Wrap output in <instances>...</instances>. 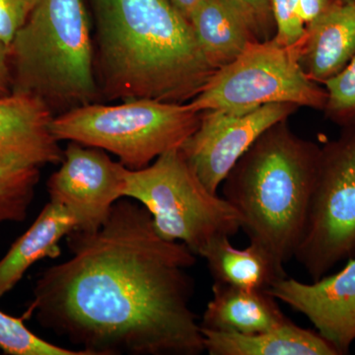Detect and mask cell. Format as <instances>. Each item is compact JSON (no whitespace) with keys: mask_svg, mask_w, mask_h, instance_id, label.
<instances>
[{"mask_svg":"<svg viewBox=\"0 0 355 355\" xmlns=\"http://www.w3.org/2000/svg\"><path fill=\"white\" fill-rule=\"evenodd\" d=\"M71 257L46 268L33 313L46 330L86 355H198L189 270L197 254L161 237L148 210L121 198L96 231L67 236Z\"/></svg>","mask_w":355,"mask_h":355,"instance_id":"6da1fadb","label":"cell"},{"mask_svg":"<svg viewBox=\"0 0 355 355\" xmlns=\"http://www.w3.org/2000/svg\"><path fill=\"white\" fill-rule=\"evenodd\" d=\"M97 83L107 100L189 103L216 71L169 0H90Z\"/></svg>","mask_w":355,"mask_h":355,"instance_id":"7a4b0ae2","label":"cell"},{"mask_svg":"<svg viewBox=\"0 0 355 355\" xmlns=\"http://www.w3.org/2000/svg\"><path fill=\"white\" fill-rule=\"evenodd\" d=\"M321 147L292 132L287 120L266 130L222 183L223 198L242 217L250 242L282 266L304 231Z\"/></svg>","mask_w":355,"mask_h":355,"instance_id":"3957f363","label":"cell"},{"mask_svg":"<svg viewBox=\"0 0 355 355\" xmlns=\"http://www.w3.org/2000/svg\"><path fill=\"white\" fill-rule=\"evenodd\" d=\"M8 50L12 92L36 96L55 116L99 98L83 0H39Z\"/></svg>","mask_w":355,"mask_h":355,"instance_id":"277c9868","label":"cell"},{"mask_svg":"<svg viewBox=\"0 0 355 355\" xmlns=\"http://www.w3.org/2000/svg\"><path fill=\"white\" fill-rule=\"evenodd\" d=\"M189 103L135 99L84 105L55 116L58 141L77 142L116 155L130 170L144 169L171 149L181 148L200 125Z\"/></svg>","mask_w":355,"mask_h":355,"instance_id":"5b68a950","label":"cell"},{"mask_svg":"<svg viewBox=\"0 0 355 355\" xmlns=\"http://www.w3.org/2000/svg\"><path fill=\"white\" fill-rule=\"evenodd\" d=\"M125 198L148 210L161 237L184 243L197 256L214 240L242 229L239 212L205 186L181 148L163 153L144 169H128Z\"/></svg>","mask_w":355,"mask_h":355,"instance_id":"8992f818","label":"cell"},{"mask_svg":"<svg viewBox=\"0 0 355 355\" xmlns=\"http://www.w3.org/2000/svg\"><path fill=\"white\" fill-rule=\"evenodd\" d=\"M327 97L326 89L301 67L299 42L284 46L272 38L253 42L235 60L217 69L189 105L198 113H246L275 103L324 111Z\"/></svg>","mask_w":355,"mask_h":355,"instance_id":"52a82bcc","label":"cell"},{"mask_svg":"<svg viewBox=\"0 0 355 355\" xmlns=\"http://www.w3.org/2000/svg\"><path fill=\"white\" fill-rule=\"evenodd\" d=\"M294 258L313 280L355 258V121L321 147L302 238Z\"/></svg>","mask_w":355,"mask_h":355,"instance_id":"ba28073f","label":"cell"},{"mask_svg":"<svg viewBox=\"0 0 355 355\" xmlns=\"http://www.w3.org/2000/svg\"><path fill=\"white\" fill-rule=\"evenodd\" d=\"M298 106L275 103L246 113L209 110L181 147L184 158L205 186L218 193L228 173L268 128L286 121Z\"/></svg>","mask_w":355,"mask_h":355,"instance_id":"9c48e42d","label":"cell"},{"mask_svg":"<svg viewBox=\"0 0 355 355\" xmlns=\"http://www.w3.org/2000/svg\"><path fill=\"white\" fill-rule=\"evenodd\" d=\"M127 172L106 151L69 141L62 166L49 179L51 202L69 210L77 230H98L114 203L125 198Z\"/></svg>","mask_w":355,"mask_h":355,"instance_id":"30bf717a","label":"cell"},{"mask_svg":"<svg viewBox=\"0 0 355 355\" xmlns=\"http://www.w3.org/2000/svg\"><path fill=\"white\" fill-rule=\"evenodd\" d=\"M266 292L308 318L338 355L349 354L355 340V258L312 284L280 277Z\"/></svg>","mask_w":355,"mask_h":355,"instance_id":"8fae6325","label":"cell"},{"mask_svg":"<svg viewBox=\"0 0 355 355\" xmlns=\"http://www.w3.org/2000/svg\"><path fill=\"white\" fill-rule=\"evenodd\" d=\"M55 114L36 96H0V167H41L64 159L51 132Z\"/></svg>","mask_w":355,"mask_h":355,"instance_id":"7c38bea8","label":"cell"},{"mask_svg":"<svg viewBox=\"0 0 355 355\" xmlns=\"http://www.w3.org/2000/svg\"><path fill=\"white\" fill-rule=\"evenodd\" d=\"M355 55V3L338 0L306 25L299 41V60L310 79L324 83L338 76Z\"/></svg>","mask_w":355,"mask_h":355,"instance_id":"4fadbf2b","label":"cell"},{"mask_svg":"<svg viewBox=\"0 0 355 355\" xmlns=\"http://www.w3.org/2000/svg\"><path fill=\"white\" fill-rule=\"evenodd\" d=\"M277 299L266 291H249L214 282L212 298L203 312L200 327L229 333H261L288 321Z\"/></svg>","mask_w":355,"mask_h":355,"instance_id":"5bb4252c","label":"cell"},{"mask_svg":"<svg viewBox=\"0 0 355 355\" xmlns=\"http://www.w3.org/2000/svg\"><path fill=\"white\" fill-rule=\"evenodd\" d=\"M202 331L205 352L209 355H338L317 331L301 328L291 320L251 335L202 328Z\"/></svg>","mask_w":355,"mask_h":355,"instance_id":"9a60e30c","label":"cell"},{"mask_svg":"<svg viewBox=\"0 0 355 355\" xmlns=\"http://www.w3.org/2000/svg\"><path fill=\"white\" fill-rule=\"evenodd\" d=\"M189 21L202 55L216 70L259 41L249 21L230 0H203Z\"/></svg>","mask_w":355,"mask_h":355,"instance_id":"2e32d148","label":"cell"},{"mask_svg":"<svg viewBox=\"0 0 355 355\" xmlns=\"http://www.w3.org/2000/svg\"><path fill=\"white\" fill-rule=\"evenodd\" d=\"M76 229L69 210L57 202L46 205L31 227L21 236L0 261V298L11 291L30 266L60 254V240Z\"/></svg>","mask_w":355,"mask_h":355,"instance_id":"e0dca14e","label":"cell"},{"mask_svg":"<svg viewBox=\"0 0 355 355\" xmlns=\"http://www.w3.org/2000/svg\"><path fill=\"white\" fill-rule=\"evenodd\" d=\"M207 261L214 282L249 291H266L275 280L286 277L284 266L257 243L239 249L230 238L210 243L200 253Z\"/></svg>","mask_w":355,"mask_h":355,"instance_id":"ac0fdd59","label":"cell"},{"mask_svg":"<svg viewBox=\"0 0 355 355\" xmlns=\"http://www.w3.org/2000/svg\"><path fill=\"white\" fill-rule=\"evenodd\" d=\"M39 181V167H0V224L25 220Z\"/></svg>","mask_w":355,"mask_h":355,"instance_id":"d6986e66","label":"cell"},{"mask_svg":"<svg viewBox=\"0 0 355 355\" xmlns=\"http://www.w3.org/2000/svg\"><path fill=\"white\" fill-rule=\"evenodd\" d=\"M0 349L12 355H86L80 350L58 347L42 340L25 326L22 319L0 311Z\"/></svg>","mask_w":355,"mask_h":355,"instance_id":"ffe728a7","label":"cell"},{"mask_svg":"<svg viewBox=\"0 0 355 355\" xmlns=\"http://www.w3.org/2000/svg\"><path fill=\"white\" fill-rule=\"evenodd\" d=\"M326 89L327 116L338 125H345L355 121V55L349 64L335 77L324 83Z\"/></svg>","mask_w":355,"mask_h":355,"instance_id":"44dd1931","label":"cell"},{"mask_svg":"<svg viewBox=\"0 0 355 355\" xmlns=\"http://www.w3.org/2000/svg\"><path fill=\"white\" fill-rule=\"evenodd\" d=\"M270 6L277 28L273 39L284 46L298 43L306 30L299 0H270Z\"/></svg>","mask_w":355,"mask_h":355,"instance_id":"7402d4cb","label":"cell"},{"mask_svg":"<svg viewBox=\"0 0 355 355\" xmlns=\"http://www.w3.org/2000/svg\"><path fill=\"white\" fill-rule=\"evenodd\" d=\"M240 9L253 28L259 41L275 37L277 28L273 19L270 0H230Z\"/></svg>","mask_w":355,"mask_h":355,"instance_id":"603a6c76","label":"cell"},{"mask_svg":"<svg viewBox=\"0 0 355 355\" xmlns=\"http://www.w3.org/2000/svg\"><path fill=\"white\" fill-rule=\"evenodd\" d=\"M39 0H0V41L7 46L24 25Z\"/></svg>","mask_w":355,"mask_h":355,"instance_id":"cb8c5ba5","label":"cell"},{"mask_svg":"<svg viewBox=\"0 0 355 355\" xmlns=\"http://www.w3.org/2000/svg\"><path fill=\"white\" fill-rule=\"evenodd\" d=\"M338 0H299L301 16L306 25L330 9Z\"/></svg>","mask_w":355,"mask_h":355,"instance_id":"d4e9b609","label":"cell"},{"mask_svg":"<svg viewBox=\"0 0 355 355\" xmlns=\"http://www.w3.org/2000/svg\"><path fill=\"white\" fill-rule=\"evenodd\" d=\"M12 93V72L8 46L0 41V96Z\"/></svg>","mask_w":355,"mask_h":355,"instance_id":"484cf974","label":"cell"},{"mask_svg":"<svg viewBox=\"0 0 355 355\" xmlns=\"http://www.w3.org/2000/svg\"><path fill=\"white\" fill-rule=\"evenodd\" d=\"M173 6L180 11L187 19H190L191 14L198 8L203 0H169Z\"/></svg>","mask_w":355,"mask_h":355,"instance_id":"4316f807","label":"cell"},{"mask_svg":"<svg viewBox=\"0 0 355 355\" xmlns=\"http://www.w3.org/2000/svg\"><path fill=\"white\" fill-rule=\"evenodd\" d=\"M340 1H343V2H354V3H355V0H340Z\"/></svg>","mask_w":355,"mask_h":355,"instance_id":"83f0119b","label":"cell"}]
</instances>
